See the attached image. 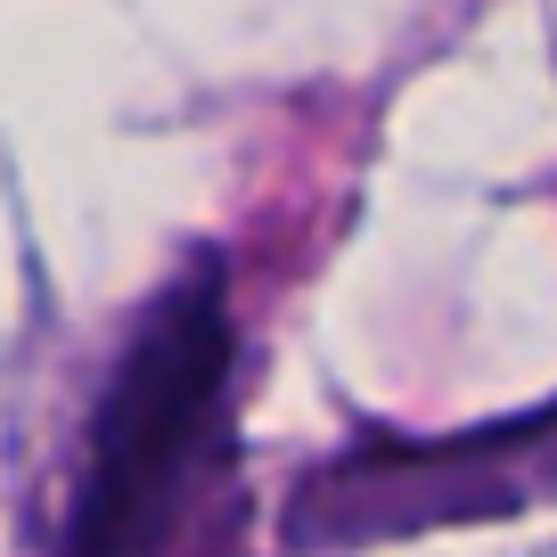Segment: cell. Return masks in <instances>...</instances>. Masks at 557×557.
<instances>
[{
	"mask_svg": "<svg viewBox=\"0 0 557 557\" xmlns=\"http://www.w3.org/2000/svg\"><path fill=\"white\" fill-rule=\"evenodd\" d=\"M557 500V401L468 435H361L296 484L287 541H385L426 524H475Z\"/></svg>",
	"mask_w": 557,
	"mask_h": 557,
	"instance_id": "7a4b0ae2",
	"label": "cell"
},
{
	"mask_svg": "<svg viewBox=\"0 0 557 557\" xmlns=\"http://www.w3.org/2000/svg\"><path fill=\"white\" fill-rule=\"evenodd\" d=\"M230 401H238V312H230L222 255L197 246L115 345L58 541L66 549L181 541L213 468L230 459Z\"/></svg>",
	"mask_w": 557,
	"mask_h": 557,
	"instance_id": "6da1fadb",
	"label": "cell"
}]
</instances>
